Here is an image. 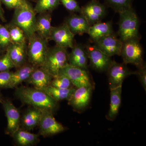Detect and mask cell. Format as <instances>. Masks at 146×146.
Instances as JSON below:
<instances>
[{
	"label": "cell",
	"instance_id": "cell-1",
	"mask_svg": "<svg viewBox=\"0 0 146 146\" xmlns=\"http://www.w3.org/2000/svg\"><path fill=\"white\" fill-rule=\"evenodd\" d=\"M15 95L24 104L42 110L53 111L57 102L44 91L35 88L21 86L16 87Z\"/></svg>",
	"mask_w": 146,
	"mask_h": 146
},
{
	"label": "cell",
	"instance_id": "cell-2",
	"mask_svg": "<svg viewBox=\"0 0 146 146\" xmlns=\"http://www.w3.org/2000/svg\"><path fill=\"white\" fill-rule=\"evenodd\" d=\"M14 10L10 24L20 28L28 39L35 33L36 13L27 1L23 5Z\"/></svg>",
	"mask_w": 146,
	"mask_h": 146
},
{
	"label": "cell",
	"instance_id": "cell-3",
	"mask_svg": "<svg viewBox=\"0 0 146 146\" xmlns=\"http://www.w3.org/2000/svg\"><path fill=\"white\" fill-rule=\"evenodd\" d=\"M118 34L123 42L133 39H139V20L132 7L119 13Z\"/></svg>",
	"mask_w": 146,
	"mask_h": 146
},
{
	"label": "cell",
	"instance_id": "cell-4",
	"mask_svg": "<svg viewBox=\"0 0 146 146\" xmlns=\"http://www.w3.org/2000/svg\"><path fill=\"white\" fill-rule=\"evenodd\" d=\"M28 40L27 56L29 63L37 68L42 67L49 49L48 40L36 33Z\"/></svg>",
	"mask_w": 146,
	"mask_h": 146
},
{
	"label": "cell",
	"instance_id": "cell-5",
	"mask_svg": "<svg viewBox=\"0 0 146 146\" xmlns=\"http://www.w3.org/2000/svg\"><path fill=\"white\" fill-rule=\"evenodd\" d=\"M66 49L58 46L48 50L44 63L42 66L53 77L58 75L60 70L69 64Z\"/></svg>",
	"mask_w": 146,
	"mask_h": 146
},
{
	"label": "cell",
	"instance_id": "cell-6",
	"mask_svg": "<svg viewBox=\"0 0 146 146\" xmlns=\"http://www.w3.org/2000/svg\"><path fill=\"white\" fill-rule=\"evenodd\" d=\"M123 63L135 65L137 68L144 64L143 49L139 39H129L123 42L121 55Z\"/></svg>",
	"mask_w": 146,
	"mask_h": 146
},
{
	"label": "cell",
	"instance_id": "cell-7",
	"mask_svg": "<svg viewBox=\"0 0 146 146\" xmlns=\"http://www.w3.org/2000/svg\"><path fill=\"white\" fill-rule=\"evenodd\" d=\"M107 72L110 89L122 86L126 78L135 74V72L131 71L125 63H117L115 60H113Z\"/></svg>",
	"mask_w": 146,
	"mask_h": 146
},
{
	"label": "cell",
	"instance_id": "cell-8",
	"mask_svg": "<svg viewBox=\"0 0 146 146\" xmlns=\"http://www.w3.org/2000/svg\"><path fill=\"white\" fill-rule=\"evenodd\" d=\"M85 46L92 68L98 72L107 71L113 61L111 57L103 52L95 45L88 44Z\"/></svg>",
	"mask_w": 146,
	"mask_h": 146
},
{
	"label": "cell",
	"instance_id": "cell-9",
	"mask_svg": "<svg viewBox=\"0 0 146 146\" xmlns=\"http://www.w3.org/2000/svg\"><path fill=\"white\" fill-rule=\"evenodd\" d=\"M66 76L76 88L82 86H92L87 70L68 65L60 70L58 75Z\"/></svg>",
	"mask_w": 146,
	"mask_h": 146
},
{
	"label": "cell",
	"instance_id": "cell-10",
	"mask_svg": "<svg viewBox=\"0 0 146 146\" xmlns=\"http://www.w3.org/2000/svg\"><path fill=\"white\" fill-rule=\"evenodd\" d=\"M74 36L65 23L59 26L52 27L49 40L54 41L58 46L67 49L74 47Z\"/></svg>",
	"mask_w": 146,
	"mask_h": 146
},
{
	"label": "cell",
	"instance_id": "cell-11",
	"mask_svg": "<svg viewBox=\"0 0 146 146\" xmlns=\"http://www.w3.org/2000/svg\"><path fill=\"white\" fill-rule=\"evenodd\" d=\"M52 111L43 110L39 125V133L42 136H53L63 132L65 128L55 119Z\"/></svg>",
	"mask_w": 146,
	"mask_h": 146
},
{
	"label": "cell",
	"instance_id": "cell-12",
	"mask_svg": "<svg viewBox=\"0 0 146 146\" xmlns=\"http://www.w3.org/2000/svg\"><path fill=\"white\" fill-rule=\"evenodd\" d=\"M81 13L90 26L101 21L106 13L105 6L97 0H91L81 7Z\"/></svg>",
	"mask_w": 146,
	"mask_h": 146
},
{
	"label": "cell",
	"instance_id": "cell-13",
	"mask_svg": "<svg viewBox=\"0 0 146 146\" xmlns=\"http://www.w3.org/2000/svg\"><path fill=\"white\" fill-rule=\"evenodd\" d=\"M123 42L113 33L103 36L95 42V45L103 52L111 57L121 55Z\"/></svg>",
	"mask_w": 146,
	"mask_h": 146
},
{
	"label": "cell",
	"instance_id": "cell-14",
	"mask_svg": "<svg viewBox=\"0 0 146 146\" xmlns=\"http://www.w3.org/2000/svg\"><path fill=\"white\" fill-rule=\"evenodd\" d=\"M93 86H82L76 88L69 104L78 112L83 111L89 105L91 100Z\"/></svg>",
	"mask_w": 146,
	"mask_h": 146
},
{
	"label": "cell",
	"instance_id": "cell-15",
	"mask_svg": "<svg viewBox=\"0 0 146 146\" xmlns=\"http://www.w3.org/2000/svg\"><path fill=\"white\" fill-rule=\"evenodd\" d=\"M7 120L6 132L11 136L20 128L21 115L19 110L10 101L3 100L1 102Z\"/></svg>",
	"mask_w": 146,
	"mask_h": 146
},
{
	"label": "cell",
	"instance_id": "cell-16",
	"mask_svg": "<svg viewBox=\"0 0 146 146\" xmlns=\"http://www.w3.org/2000/svg\"><path fill=\"white\" fill-rule=\"evenodd\" d=\"M72 49L68 54L69 65L87 70L89 59L85 46L80 44L74 45Z\"/></svg>",
	"mask_w": 146,
	"mask_h": 146
},
{
	"label": "cell",
	"instance_id": "cell-17",
	"mask_svg": "<svg viewBox=\"0 0 146 146\" xmlns=\"http://www.w3.org/2000/svg\"><path fill=\"white\" fill-rule=\"evenodd\" d=\"M52 76L42 67L36 68L25 82L34 86V88L43 90L50 85Z\"/></svg>",
	"mask_w": 146,
	"mask_h": 146
},
{
	"label": "cell",
	"instance_id": "cell-18",
	"mask_svg": "<svg viewBox=\"0 0 146 146\" xmlns=\"http://www.w3.org/2000/svg\"><path fill=\"white\" fill-rule=\"evenodd\" d=\"M70 30L75 35H82L88 33L90 25L88 21L82 14H72L69 16L65 21Z\"/></svg>",
	"mask_w": 146,
	"mask_h": 146
},
{
	"label": "cell",
	"instance_id": "cell-19",
	"mask_svg": "<svg viewBox=\"0 0 146 146\" xmlns=\"http://www.w3.org/2000/svg\"><path fill=\"white\" fill-rule=\"evenodd\" d=\"M7 52L16 68H19L26 63L27 46L26 44L12 43L6 50Z\"/></svg>",
	"mask_w": 146,
	"mask_h": 146
},
{
	"label": "cell",
	"instance_id": "cell-20",
	"mask_svg": "<svg viewBox=\"0 0 146 146\" xmlns=\"http://www.w3.org/2000/svg\"><path fill=\"white\" fill-rule=\"evenodd\" d=\"M43 111L32 106L28 108L21 119V125L23 128L30 131L39 125Z\"/></svg>",
	"mask_w": 146,
	"mask_h": 146
},
{
	"label": "cell",
	"instance_id": "cell-21",
	"mask_svg": "<svg viewBox=\"0 0 146 146\" xmlns=\"http://www.w3.org/2000/svg\"><path fill=\"white\" fill-rule=\"evenodd\" d=\"M36 68L30 63H26L18 68L16 72L12 73L8 89L16 88L20 84L25 81Z\"/></svg>",
	"mask_w": 146,
	"mask_h": 146
},
{
	"label": "cell",
	"instance_id": "cell-22",
	"mask_svg": "<svg viewBox=\"0 0 146 146\" xmlns=\"http://www.w3.org/2000/svg\"><path fill=\"white\" fill-rule=\"evenodd\" d=\"M113 32L112 22L100 21L90 26L88 34L95 43L100 38L112 34Z\"/></svg>",
	"mask_w": 146,
	"mask_h": 146
},
{
	"label": "cell",
	"instance_id": "cell-23",
	"mask_svg": "<svg viewBox=\"0 0 146 146\" xmlns=\"http://www.w3.org/2000/svg\"><path fill=\"white\" fill-rule=\"evenodd\" d=\"M39 14L36 18L35 33L48 41L52 27L51 26V16L48 13Z\"/></svg>",
	"mask_w": 146,
	"mask_h": 146
},
{
	"label": "cell",
	"instance_id": "cell-24",
	"mask_svg": "<svg viewBox=\"0 0 146 146\" xmlns=\"http://www.w3.org/2000/svg\"><path fill=\"white\" fill-rule=\"evenodd\" d=\"M110 106L106 115L108 120L113 121L117 116L121 101L122 86L110 89Z\"/></svg>",
	"mask_w": 146,
	"mask_h": 146
},
{
	"label": "cell",
	"instance_id": "cell-25",
	"mask_svg": "<svg viewBox=\"0 0 146 146\" xmlns=\"http://www.w3.org/2000/svg\"><path fill=\"white\" fill-rule=\"evenodd\" d=\"M16 143L23 146H31L38 141L39 136L20 127L12 135Z\"/></svg>",
	"mask_w": 146,
	"mask_h": 146
},
{
	"label": "cell",
	"instance_id": "cell-26",
	"mask_svg": "<svg viewBox=\"0 0 146 146\" xmlns=\"http://www.w3.org/2000/svg\"><path fill=\"white\" fill-rule=\"evenodd\" d=\"M76 89L75 87L67 89H60L49 85L42 90L58 102L65 100H69Z\"/></svg>",
	"mask_w": 146,
	"mask_h": 146
},
{
	"label": "cell",
	"instance_id": "cell-27",
	"mask_svg": "<svg viewBox=\"0 0 146 146\" xmlns=\"http://www.w3.org/2000/svg\"><path fill=\"white\" fill-rule=\"evenodd\" d=\"M60 3V0H37L34 10L36 13H47L57 8Z\"/></svg>",
	"mask_w": 146,
	"mask_h": 146
},
{
	"label": "cell",
	"instance_id": "cell-28",
	"mask_svg": "<svg viewBox=\"0 0 146 146\" xmlns=\"http://www.w3.org/2000/svg\"><path fill=\"white\" fill-rule=\"evenodd\" d=\"M7 27L8 29L12 43L26 44V36L23 31L20 28L10 24Z\"/></svg>",
	"mask_w": 146,
	"mask_h": 146
},
{
	"label": "cell",
	"instance_id": "cell-29",
	"mask_svg": "<svg viewBox=\"0 0 146 146\" xmlns=\"http://www.w3.org/2000/svg\"><path fill=\"white\" fill-rule=\"evenodd\" d=\"M132 0H105L106 3L118 13L131 7Z\"/></svg>",
	"mask_w": 146,
	"mask_h": 146
},
{
	"label": "cell",
	"instance_id": "cell-30",
	"mask_svg": "<svg viewBox=\"0 0 146 146\" xmlns=\"http://www.w3.org/2000/svg\"><path fill=\"white\" fill-rule=\"evenodd\" d=\"M50 85L60 89H67L75 87L68 78L61 74L53 77Z\"/></svg>",
	"mask_w": 146,
	"mask_h": 146
},
{
	"label": "cell",
	"instance_id": "cell-31",
	"mask_svg": "<svg viewBox=\"0 0 146 146\" xmlns=\"http://www.w3.org/2000/svg\"><path fill=\"white\" fill-rule=\"evenodd\" d=\"M10 34L7 26H0V52L6 51L7 48L11 44Z\"/></svg>",
	"mask_w": 146,
	"mask_h": 146
},
{
	"label": "cell",
	"instance_id": "cell-32",
	"mask_svg": "<svg viewBox=\"0 0 146 146\" xmlns=\"http://www.w3.org/2000/svg\"><path fill=\"white\" fill-rule=\"evenodd\" d=\"M15 68L8 54L6 52L5 54L0 57V72L9 71L11 69Z\"/></svg>",
	"mask_w": 146,
	"mask_h": 146
},
{
	"label": "cell",
	"instance_id": "cell-33",
	"mask_svg": "<svg viewBox=\"0 0 146 146\" xmlns=\"http://www.w3.org/2000/svg\"><path fill=\"white\" fill-rule=\"evenodd\" d=\"M60 3L66 9L72 12L80 13L81 8L76 0H60Z\"/></svg>",
	"mask_w": 146,
	"mask_h": 146
},
{
	"label": "cell",
	"instance_id": "cell-34",
	"mask_svg": "<svg viewBox=\"0 0 146 146\" xmlns=\"http://www.w3.org/2000/svg\"><path fill=\"white\" fill-rule=\"evenodd\" d=\"M12 73L10 71L0 72V88L8 89Z\"/></svg>",
	"mask_w": 146,
	"mask_h": 146
},
{
	"label": "cell",
	"instance_id": "cell-35",
	"mask_svg": "<svg viewBox=\"0 0 146 146\" xmlns=\"http://www.w3.org/2000/svg\"><path fill=\"white\" fill-rule=\"evenodd\" d=\"M135 74L138 76L139 81L145 91L146 90V68L145 64L138 68V70L135 72Z\"/></svg>",
	"mask_w": 146,
	"mask_h": 146
},
{
	"label": "cell",
	"instance_id": "cell-36",
	"mask_svg": "<svg viewBox=\"0 0 146 146\" xmlns=\"http://www.w3.org/2000/svg\"><path fill=\"white\" fill-rule=\"evenodd\" d=\"M6 7L11 9H16L23 4L26 0H1Z\"/></svg>",
	"mask_w": 146,
	"mask_h": 146
},
{
	"label": "cell",
	"instance_id": "cell-37",
	"mask_svg": "<svg viewBox=\"0 0 146 146\" xmlns=\"http://www.w3.org/2000/svg\"><path fill=\"white\" fill-rule=\"evenodd\" d=\"M1 3V0H0V19H1L3 22H5L4 13L2 7Z\"/></svg>",
	"mask_w": 146,
	"mask_h": 146
},
{
	"label": "cell",
	"instance_id": "cell-38",
	"mask_svg": "<svg viewBox=\"0 0 146 146\" xmlns=\"http://www.w3.org/2000/svg\"><path fill=\"white\" fill-rule=\"evenodd\" d=\"M3 100L1 98V94H0V102H1Z\"/></svg>",
	"mask_w": 146,
	"mask_h": 146
},
{
	"label": "cell",
	"instance_id": "cell-39",
	"mask_svg": "<svg viewBox=\"0 0 146 146\" xmlns=\"http://www.w3.org/2000/svg\"><path fill=\"white\" fill-rule=\"evenodd\" d=\"M1 24H0V26H1ZM0 53H1V52H0Z\"/></svg>",
	"mask_w": 146,
	"mask_h": 146
}]
</instances>
